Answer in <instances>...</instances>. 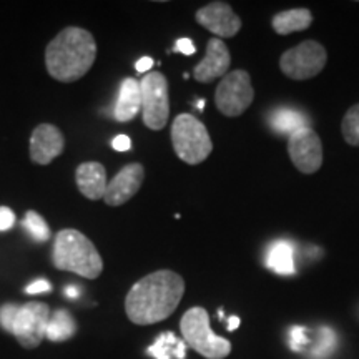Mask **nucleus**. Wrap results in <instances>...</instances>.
I'll list each match as a JSON object with an SVG mask.
<instances>
[{"instance_id":"b1692460","label":"nucleus","mask_w":359,"mask_h":359,"mask_svg":"<svg viewBox=\"0 0 359 359\" xmlns=\"http://www.w3.org/2000/svg\"><path fill=\"white\" fill-rule=\"evenodd\" d=\"M24 228H27V231H29L37 241H47L48 238H50V228H48L47 222L42 218V215L34 212V210L25 213Z\"/></svg>"},{"instance_id":"f8f14e48","label":"nucleus","mask_w":359,"mask_h":359,"mask_svg":"<svg viewBox=\"0 0 359 359\" xmlns=\"http://www.w3.org/2000/svg\"><path fill=\"white\" fill-rule=\"evenodd\" d=\"M143 180L145 168L140 163L127 165L115 175L114 180H110L103 200L109 206H122L137 195L143 185Z\"/></svg>"},{"instance_id":"423d86ee","label":"nucleus","mask_w":359,"mask_h":359,"mask_svg":"<svg viewBox=\"0 0 359 359\" xmlns=\"http://www.w3.org/2000/svg\"><path fill=\"white\" fill-rule=\"evenodd\" d=\"M143 123L150 130H161L168 123V80L158 72H148L140 82Z\"/></svg>"},{"instance_id":"39448f33","label":"nucleus","mask_w":359,"mask_h":359,"mask_svg":"<svg viewBox=\"0 0 359 359\" xmlns=\"http://www.w3.org/2000/svg\"><path fill=\"white\" fill-rule=\"evenodd\" d=\"M172 143L178 158L188 165H198L208 158L213 142L208 130L196 116L182 114L175 118L172 127Z\"/></svg>"},{"instance_id":"2f4dec72","label":"nucleus","mask_w":359,"mask_h":359,"mask_svg":"<svg viewBox=\"0 0 359 359\" xmlns=\"http://www.w3.org/2000/svg\"><path fill=\"white\" fill-rule=\"evenodd\" d=\"M65 294H67V298L77 299L80 296V290L77 288V286H69V288L65 290Z\"/></svg>"},{"instance_id":"f257e3e1","label":"nucleus","mask_w":359,"mask_h":359,"mask_svg":"<svg viewBox=\"0 0 359 359\" xmlns=\"http://www.w3.org/2000/svg\"><path fill=\"white\" fill-rule=\"evenodd\" d=\"M183 294V278L172 269H160L135 283L125 299V311L135 325H155L173 314Z\"/></svg>"},{"instance_id":"ddd939ff","label":"nucleus","mask_w":359,"mask_h":359,"mask_svg":"<svg viewBox=\"0 0 359 359\" xmlns=\"http://www.w3.org/2000/svg\"><path fill=\"white\" fill-rule=\"evenodd\" d=\"M64 148V133L55 125L42 123L35 127L30 137V160L37 165H48L62 155Z\"/></svg>"},{"instance_id":"1a4fd4ad","label":"nucleus","mask_w":359,"mask_h":359,"mask_svg":"<svg viewBox=\"0 0 359 359\" xmlns=\"http://www.w3.org/2000/svg\"><path fill=\"white\" fill-rule=\"evenodd\" d=\"M50 308L48 304L30 302L19 308L12 334L25 349H34L42 344L47 336L48 321H50Z\"/></svg>"},{"instance_id":"9d476101","label":"nucleus","mask_w":359,"mask_h":359,"mask_svg":"<svg viewBox=\"0 0 359 359\" xmlns=\"http://www.w3.org/2000/svg\"><path fill=\"white\" fill-rule=\"evenodd\" d=\"M288 155L302 173L311 175L323 165V145L311 127L299 128L288 138Z\"/></svg>"},{"instance_id":"aec40b11","label":"nucleus","mask_w":359,"mask_h":359,"mask_svg":"<svg viewBox=\"0 0 359 359\" xmlns=\"http://www.w3.org/2000/svg\"><path fill=\"white\" fill-rule=\"evenodd\" d=\"M147 354L155 359H185L187 343L183 339H178L172 331H165L151 346H148Z\"/></svg>"},{"instance_id":"a878e982","label":"nucleus","mask_w":359,"mask_h":359,"mask_svg":"<svg viewBox=\"0 0 359 359\" xmlns=\"http://www.w3.org/2000/svg\"><path fill=\"white\" fill-rule=\"evenodd\" d=\"M19 308L20 306H17V304H13V303H7L0 308V325H2L4 330L8 331V333H12L13 323H15Z\"/></svg>"},{"instance_id":"c756f323","label":"nucleus","mask_w":359,"mask_h":359,"mask_svg":"<svg viewBox=\"0 0 359 359\" xmlns=\"http://www.w3.org/2000/svg\"><path fill=\"white\" fill-rule=\"evenodd\" d=\"M111 147H114V150L116 151H128L130 148H132V140H130L127 135H118V137H115L114 142H111Z\"/></svg>"},{"instance_id":"f3484780","label":"nucleus","mask_w":359,"mask_h":359,"mask_svg":"<svg viewBox=\"0 0 359 359\" xmlns=\"http://www.w3.org/2000/svg\"><path fill=\"white\" fill-rule=\"evenodd\" d=\"M266 266L276 275H294V246L286 240L273 243L266 251Z\"/></svg>"},{"instance_id":"5701e85b","label":"nucleus","mask_w":359,"mask_h":359,"mask_svg":"<svg viewBox=\"0 0 359 359\" xmlns=\"http://www.w3.org/2000/svg\"><path fill=\"white\" fill-rule=\"evenodd\" d=\"M341 132L346 143L353 147H359V103L353 105L344 115L341 123Z\"/></svg>"},{"instance_id":"bb28decb","label":"nucleus","mask_w":359,"mask_h":359,"mask_svg":"<svg viewBox=\"0 0 359 359\" xmlns=\"http://www.w3.org/2000/svg\"><path fill=\"white\" fill-rule=\"evenodd\" d=\"M15 223V213L7 206H0V231L11 230Z\"/></svg>"},{"instance_id":"6e6552de","label":"nucleus","mask_w":359,"mask_h":359,"mask_svg":"<svg viewBox=\"0 0 359 359\" xmlns=\"http://www.w3.org/2000/svg\"><path fill=\"white\" fill-rule=\"evenodd\" d=\"M255 90L246 70H233L218 83L215 92L217 109L226 116H240L253 103Z\"/></svg>"},{"instance_id":"6ab92c4d","label":"nucleus","mask_w":359,"mask_h":359,"mask_svg":"<svg viewBox=\"0 0 359 359\" xmlns=\"http://www.w3.org/2000/svg\"><path fill=\"white\" fill-rule=\"evenodd\" d=\"M311 24L313 15L308 8H293V11L280 12L271 20L273 29L280 35L302 32V30H306Z\"/></svg>"},{"instance_id":"9b49d317","label":"nucleus","mask_w":359,"mask_h":359,"mask_svg":"<svg viewBox=\"0 0 359 359\" xmlns=\"http://www.w3.org/2000/svg\"><path fill=\"white\" fill-rule=\"evenodd\" d=\"M195 17L200 25L222 39L235 37L241 29L240 17L233 12L231 6L226 2L208 4V6L201 7Z\"/></svg>"},{"instance_id":"4468645a","label":"nucleus","mask_w":359,"mask_h":359,"mask_svg":"<svg viewBox=\"0 0 359 359\" xmlns=\"http://www.w3.org/2000/svg\"><path fill=\"white\" fill-rule=\"evenodd\" d=\"M231 57L228 47L219 39H210L206 43V53L203 60L193 69V77L196 82L210 83L213 80L226 75L230 69Z\"/></svg>"},{"instance_id":"412c9836","label":"nucleus","mask_w":359,"mask_h":359,"mask_svg":"<svg viewBox=\"0 0 359 359\" xmlns=\"http://www.w3.org/2000/svg\"><path fill=\"white\" fill-rule=\"evenodd\" d=\"M77 333V323H75L74 316L67 311V309H57L50 314V321H48L47 327V338L53 343H62L74 338Z\"/></svg>"},{"instance_id":"20e7f679","label":"nucleus","mask_w":359,"mask_h":359,"mask_svg":"<svg viewBox=\"0 0 359 359\" xmlns=\"http://www.w3.org/2000/svg\"><path fill=\"white\" fill-rule=\"evenodd\" d=\"M183 341L206 359H224L231 353L230 341L219 338L210 326V316L205 308H190L180 321Z\"/></svg>"},{"instance_id":"72a5a7b5","label":"nucleus","mask_w":359,"mask_h":359,"mask_svg":"<svg viewBox=\"0 0 359 359\" xmlns=\"http://www.w3.org/2000/svg\"><path fill=\"white\" fill-rule=\"evenodd\" d=\"M203 107H205V100H200V102H198V109L203 110Z\"/></svg>"},{"instance_id":"cd10ccee","label":"nucleus","mask_w":359,"mask_h":359,"mask_svg":"<svg viewBox=\"0 0 359 359\" xmlns=\"http://www.w3.org/2000/svg\"><path fill=\"white\" fill-rule=\"evenodd\" d=\"M52 290V285L47 280H37L30 283L25 288L27 294H40V293H48Z\"/></svg>"},{"instance_id":"dca6fc26","label":"nucleus","mask_w":359,"mask_h":359,"mask_svg":"<svg viewBox=\"0 0 359 359\" xmlns=\"http://www.w3.org/2000/svg\"><path fill=\"white\" fill-rule=\"evenodd\" d=\"M138 114H142L140 82L132 77L123 79L115 103V118L118 122L127 123L132 122Z\"/></svg>"},{"instance_id":"a211bd4d","label":"nucleus","mask_w":359,"mask_h":359,"mask_svg":"<svg viewBox=\"0 0 359 359\" xmlns=\"http://www.w3.org/2000/svg\"><path fill=\"white\" fill-rule=\"evenodd\" d=\"M268 122L269 127L275 130L276 133L286 135L288 138L294 132H298L299 128L309 127V120L302 114V111L288 109V107H280V109L271 111Z\"/></svg>"},{"instance_id":"7c9ffc66","label":"nucleus","mask_w":359,"mask_h":359,"mask_svg":"<svg viewBox=\"0 0 359 359\" xmlns=\"http://www.w3.org/2000/svg\"><path fill=\"white\" fill-rule=\"evenodd\" d=\"M151 67H154V60H151L150 57H143L135 64V69H137V72H140V74H148V70H150Z\"/></svg>"},{"instance_id":"c85d7f7f","label":"nucleus","mask_w":359,"mask_h":359,"mask_svg":"<svg viewBox=\"0 0 359 359\" xmlns=\"http://www.w3.org/2000/svg\"><path fill=\"white\" fill-rule=\"evenodd\" d=\"M173 52L183 53V55H193V53L196 52V47L190 39H187V37L185 39H178L177 43H175Z\"/></svg>"},{"instance_id":"393cba45","label":"nucleus","mask_w":359,"mask_h":359,"mask_svg":"<svg viewBox=\"0 0 359 359\" xmlns=\"http://www.w3.org/2000/svg\"><path fill=\"white\" fill-rule=\"evenodd\" d=\"M311 339L308 338V330L303 326H294L290 331V346L296 353H303Z\"/></svg>"},{"instance_id":"2eb2a0df","label":"nucleus","mask_w":359,"mask_h":359,"mask_svg":"<svg viewBox=\"0 0 359 359\" xmlns=\"http://www.w3.org/2000/svg\"><path fill=\"white\" fill-rule=\"evenodd\" d=\"M77 187L85 198L100 200L105 196L109 180H107V170L98 161H85L75 172Z\"/></svg>"},{"instance_id":"0eeeda50","label":"nucleus","mask_w":359,"mask_h":359,"mask_svg":"<svg viewBox=\"0 0 359 359\" xmlns=\"http://www.w3.org/2000/svg\"><path fill=\"white\" fill-rule=\"evenodd\" d=\"M327 53L321 43L304 40L290 48L280 58V69L288 79L308 80L316 77L326 67Z\"/></svg>"},{"instance_id":"4be33fe9","label":"nucleus","mask_w":359,"mask_h":359,"mask_svg":"<svg viewBox=\"0 0 359 359\" xmlns=\"http://www.w3.org/2000/svg\"><path fill=\"white\" fill-rule=\"evenodd\" d=\"M336 343H338V339H336V333L331 327L327 326H323L320 327V331H318V341L313 344L311 351V358L314 359H326L327 356H331L336 348Z\"/></svg>"},{"instance_id":"f03ea898","label":"nucleus","mask_w":359,"mask_h":359,"mask_svg":"<svg viewBox=\"0 0 359 359\" xmlns=\"http://www.w3.org/2000/svg\"><path fill=\"white\" fill-rule=\"evenodd\" d=\"M97 57V43L88 30L65 27L45 48V65L52 79L70 83L85 77Z\"/></svg>"},{"instance_id":"7ed1b4c3","label":"nucleus","mask_w":359,"mask_h":359,"mask_svg":"<svg viewBox=\"0 0 359 359\" xmlns=\"http://www.w3.org/2000/svg\"><path fill=\"white\" fill-rule=\"evenodd\" d=\"M52 262L57 269L97 280L103 271V262L95 245L79 230H62L53 240Z\"/></svg>"},{"instance_id":"473e14b6","label":"nucleus","mask_w":359,"mask_h":359,"mask_svg":"<svg viewBox=\"0 0 359 359\" xmlns=\"http://www.w3.org/2000/svg\"><path fill=\"white\" fill-rule=\"evenodd\" d=\"M241 325V320L238 316H231L230 320H228V331H235L238 326Z\"/></svg>"}]
</instances>
